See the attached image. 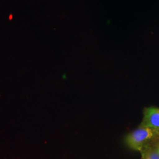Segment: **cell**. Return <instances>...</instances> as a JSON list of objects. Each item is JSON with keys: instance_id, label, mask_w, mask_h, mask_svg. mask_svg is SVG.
<instances>
[{"instance_id": "cell-1", "label": "cell", "mask_w": 159, "mask_h": 159, "mask_svg": "<svg viewBox=\"0 0 159 159\" xmlns=\"http://www.w3.org/2000/svg\"><path fill=\"white\" fill-rule=\"evenodd\" d=\"M155 134L152 129L140 126L139 129L131 132L125 137V143L131 148L140 152Z\"/></svg>"}, {"instance_id": "cell-2", "label": "cell", "mask_w": 159, "mask_h": 159, "mask_svg": "<svg viewBox=\"0 0 159 159\" xmlns=\"http://www.w3.org/2000/svg\"><path fill=\"white\" fill-rule=\"evenodd\" d=\"M144 116L140 126L149 128L157 135L159 134V108L148 107L144 110Z\"/></svg>"}, {"instance_id": "cell-3", "label": "cell", "mask_w": 159, "mask_h": 159, "mask_svg": "<svg viewBox=\"0 0 159 159\" xmlns=\"http://www.w3.org/2000/svg\"><path fill=\"white\" fill-rule=\"evenodd\" d=\"M142 159H159V153L154 146L147 144L140 151Z\"/></svg>"}, {"instance_id": "cell-4", "label": "cell", "mask_w": 159, "mask_h": 159, "mask_svg": "<svg viewBox=\"0 0 159 159\" xmlns=\"http://www.w3.org/2000/svg\"><path fill=\"white\" fill-rule=\"evenodd\" d=\"M154 147L156 148V149L158 151V152L159 153V141L158 142L156 143V144L154 145Z\"/></svg>"}, {"instance_id": "cell-5", "label": "cell", "mask_w": 159, "mask_h": 159, "mask_svg": "<svg viewBox=\"0 0 159 159\" xmlns=\"http://www.w3.org/2000/svg\"></svg>"}]
</instances>
